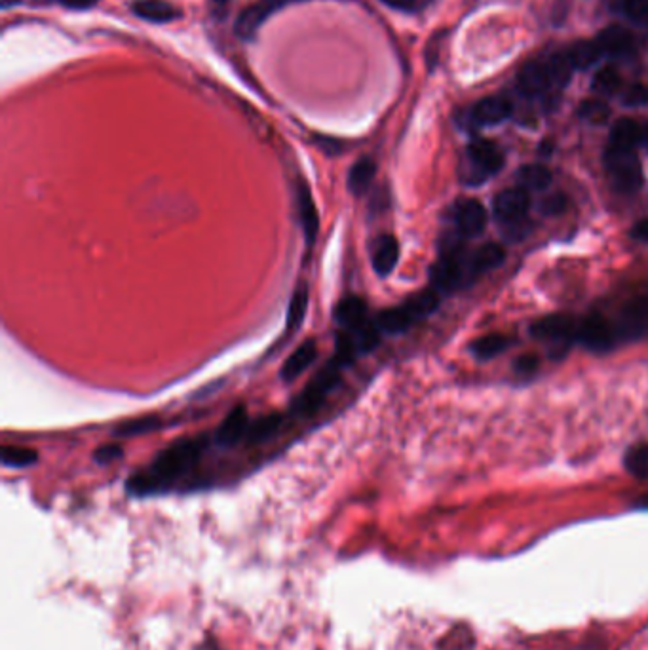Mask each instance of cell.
Listing matches in <instances>:
<instances>
[{
    "mask_svg": "<svg viewBox=\"0 0 648 650\" xmlns=\"http://www.w3.org/2000/svg\"><path fill=\"white\" fill-rule=\"evenodd\" d=\"M622 101L625 107H641L648 103V88L643 84H635L630 90H625L622 95Z\"/></svg>",
    "mask_w": 648,
    "mask_h": 650,
    "instance_id": "obj_39",
    "label": "cell"
},
{
    "mask_svg": "<svg viewBox=\"0 0 648 650\" xmlns=\"http://www.w3.org/2000/svg\"><path fill=\"white\" fill-rule=\"evenodd\" d=\"M595 44L603 57L613 59H630L635 55V38L633 34L618 25L606 27L597 38Z\"/></svg>",
    "mask_w": 648,
    "mask_h": 650,
    "instance_id": "obj_8",
    "label": "cell"
},
{
    "mask_svg": "<svg viewBox=\"0 0 648 650\" xmlns=\"http://www.w3.org/2000/svg\"><path fill=\"white\" fill-rule=\"evenodd\" d=\"M618 333L623 339H641L648 335V297H635L620 314Z\"/></svg>",
    "mask_w": 648,
    "mask_h": 650,
    "instance_id": "obj_9",
    "label": "cell"
},
{
    "mask_svg": "<svg viewBox=\"0 0 648 650\" xmlns=\"http://www.w3.org/2000/svg\"><path fill=\"white\" fill-rule=\"evenodd\" d=\"M382 3L403 12H415L420 6V0H382Z\"/></svg>",
    "mask_w": 648,
    "mask_h": 650,
    "instance_id": "obj_43",
    "label": "cell"
},
{
    "mask_svg": "<svg viewBox=\"0 0 648 650\" xmlns=\"http://www.w3.org/2000/svg\"><path fill=\"white\" fill-rule=\"evenodd\" d=\"M576 340L592 352H606L614 347L616 330L601 316H590L578 323Z\"/></svg>",
    "mask_w": 648,
    "mask_h": 650,
    "instance_id": "obj_6",
    "label": "cell"
},
{
    "mask_svg": "<svg viewBox=\"0 0 648 650\" xmlns=\"http://www.w3.org/2000/svg\"><path fill=\"white\" fill-rule=\"evenodd\" d=\"M405 307L411 310V314L417 321L428 318L439 307V291H436L434 288H430L427 291H420V293L413 295L411 299L405 300Z\"/></svg>",
    "mask_w": 648,
    "mask_h": 650,
    "instance_id": "obj_28",
    "label": "cell"
},
{
    "mask_svg": "<svg viewBox=\"0 0 648 650\" xmlns=\"http://www.w3.org/2000/svg\"><path fill=\"white\" fill-rule=\"evenodd\" d=\"M565 208H566V198L561 196V194L550 196V198H545V200L542 202V212H544L545 215L561 213Z\"/></svg>",
    "mask_w": 648,
    "mask_h": 650,
    "instance_id": "obj_41",
    "label": "cell"
},
{
    "mask_svg": "<svg viewBox=\"0 0 648 650\" xmlns=\"http://www.w3.org/2000/svg\"><path fill=\"white\" fill-rule=\"evenodd\" d=\"M510 340L506 339L504 335H487V337H481L477 339L474 344H472V350L477 358L481 359H489L493 356H498L500 352H504L506 349H508Z\"/></svg>",
    "mask_w": 648,
    "mask_h": 650,
    "instance_id": "obj_34",
    "label": "cell"
},
{
    "mask_svg": "<svg viewBox=\"0 0 648 650\" xmlns=\"http://www.w3.org/2000/svg\"><path fill=\"white\" fill-rule=\"evenodd\" d=\"M441 646L445 650H468L470 646H474V635L466 625H457L453 632L443 639Z\"/></svg>",
    "mask_w": 648,
    "mask_h": 650,
    "instance_id": "obj_38",
    "label": "cell"
},
{
    "mask_svg": "<svg viewBox=\"0 0 648 650\" xmlns=\"http://www.w3.org/2000/svg\"><path fill=\"white\" fill-rule=\"evenodd\" d=\"M545 67H548L552 84L557 86V88H563V86L569 84L571 78H573V73L576 71L569 54H566V52L554 54L548 61H545Z\"/></svg>",
    "mask_w": 648,
    "mask_h": 650,
    "instance_id": "obj_27",
    "label": "cell"
},
{
    "mask_svg": "<svg viewBox=\"0 0 648 650\" xmlns=\"http://www.w3.org/2000/svg\"><path fill=\"white\" fill-rule=\"evenodd\" d=\"M538 368V358L536 356H521L515 361V371L517 373H533Z\"/></svg>",
    "mask_w": 648,
    "mask_h": 650,
    "instance_id": "obj_42",
    "label": "cell"
},
{
    "mask_svg": "<svg viewBox=\"0 0 648 650\" xmlns=\"http://www.w3.org/2000/svg\"><path fill=\"white\" fill-rule=\"evenodd\" d=\"M622 12L633 25L648 29V0H622Z\"/></svg>",
    "mask_w": 648,
    "mask_h": 650,
    "instance_id": "obj_36",
    "label": "cell"
},
{
    "mask_svg": "<svg viewBox=\"0 0 648 650\" xmlns=\"http://www.w3.org/2000/svg\"><path fill=\"white\" fill-rule=\"evenodd\" d=\"M566 54H569L576 71L590 69L603 57L599 48H597V44H595V40H594V43H587V40H578L574 46H571L569 50H566Z\"/></svg>",
    "mask_w": 648,
    "mask_h": 650,
    "instance_id": "obj_29",
    "label": "cell"
},
{
    "mask_svg": "<svg viewBox=\"0 0 648 650\" xmlns=\"http://www.w3.org/2000/svg\"><path fill=\"white\" fill-rule=\"evenodd\" d=\"M455 225L464 238H474L487 225V212L481 202L466 200L455 210Z\"/></svg>",
    "mask_w": 648,
    "mask_h": 650,
    "instance_id": "obj_14",
    "label": "cell"
},
{
    "mask_svg": "<svg viewBox=\"0 0 648 650\" xmlns=\"http://www.w3.org/2000/svg\"><path fill=\"white\" fill-rule=\"evenodd\" d=\"M210 447L208 436L179 439L166 447L143 470L132 474L126 481V491L132 497H156L177 489L194 476Z\"/></svg>",
    "mask_w": 648,
    "mask_h": 650,
    "instance_id": "obj_1",
    "label": "cell"
},
{
    "mask_svg": "<svg viewBox=\"0 0 648 650\" xmlns=\"http://www.w3.org/2000/svg\"><path fill=\"white\" fill-rule=\"evenodd\" d=\"M531 206V198L529 192L525 189H508L502 191L496 198H495V215L502 221L508 222V225H514V222H521L523 217L529 212Z\"/></svg>",
    "mask_w": 648,
    "mask_h": 650,
    "instance_id": "obj_10",
    "label": "cell"
},
{
    "mask_svg": "<svg viewBox=\"0 0 648 650\" xmlns=\"http://www.w3.org/2000/svg\"><path fill=\"white\" fill-rule=\"evenodd\" d=\"M623 466H625V470L632 476H635L637 479H646L648 478V443L632 447V449L627 451L623 457Z\"/></svg>",
    "mask_w": 648,
    "mask_h": 650,
    "instance_id": "obj_31",
    "label": "cell"
},
{
    "mask_svg": "<svg viewBox=\"0 0 648 650\" xmlns=\"http://www.w3.org/2000/svg\"><path fill=\"white\" fill-rule=\"evenodd\" d=\"M62 3L71 10H86V8L93 6L97 0H62Z\"/></svg>",
    "mask_w": 648,
    "mask_h": 650,
    "instance_id": "obj_45",
    "label": "cell"
},
{
    "mask_svg": "<svg viewBox=\"0 0 648 650\" xmlns=\"http://www.w3.org/2000/svg\"><path fill=\"white\" fill-rule=\"evenodd\" d=\"M309 307V290L307 288H297L291 302H290V312H288V330L297 331L300 328V321L307 316Z\"/></svg>",
    "mask_w": 648,
    "mask_h": 650,
    "instance_id": "obj_33",
    "label": "cell"
},
{
    "mask_svg": "<svg viewBox=\"0 0 648 650\" xmlns=\"http://www.w3.org/2000/svg\"><path fill=\"white\" fill-rule=\"evenodd\" d=\"M643 143L648 147V128H644V133H643Z\"/></svg>",
    "mask_w": 648,
    "mask_h": 650,
    "instance_id": "obj_47",
    "label": "cell"
},
{
    "mask_svg": "<svg viewBox=\"0 0 648 650\" xmlns=\"http://www.w3.org/2000/svg\"><path fill=\"white\" fill-rule=\"evenodd\" d=\"M517 182L526 192L545 191L552 185V173L548 168H544L540 164H529V166H523L517 172Z\"/></svg>",
    "mask_w": 648,
    "mask_h": 650,
    "instance_id": "obj_26",
    "label": "cell"
},
{
    "mask_svg": "<svg viewBox=\"0 0 648 650\" xmlns=\"http://www.w3.org/2000/svg\"><path fill=\"white\" fill-rule=\"evenodd\" d=\"M644 128H641L632 118H620L611 130L609 147L623 149V151H635L637 145L643 143Z\"/></svg>",
    "mask_w": 648,
    "mask_h": 650,
    "instance_id": "obj_22",
    "label": "cell"
},
{
    "mask_svg": "<svg viewBox=\"0 0 648 650\" xmlns=\"http://www.w3.org/2000/svg\"><path fill=\"white\" fill-rule=\"evenodd\" d=\"M132 10L137 17L152 24H168L181 17V10L168 0H137L132 5Z\"/></svg>",
    "mask_w": 648,
    "mask_h": 650,
    "instance_id": "obj_20",
    "label": "cell"
},
{
    "mask_svg": "<svg viewBox=\"0 0 648 650\" xmlns=\"http://www.w3.org/2000/svg\"><path fill=\"white\" fill-rule=\"evenodd\" d=\"M377 330L382 333V335H399V333H405L407 330H411L413 325L417 323V320L413 318L411 310L405 307V302H401L399 307H394V309H388V310H382L380 314H377L373 318Z\"/></svg>",
    "mask_w": 648,
    "mask_h": 650,
    "instance_id": "obj_18",
    "label": "cell"
},
{
    "mask_svg": "<svg viewBox=\"0 0 648 650\" xmlns=\"http://www.w3.org/2000/svg\"><path fill=\"white\" fill-rule=\"evenodd\" d=\"M262 3H267L269 6H272L274 10H280L283 6L288 5H293V3H300V0H262Z\"/></svg>",
    "mask_w": 648,
    "mask_h": 650,
    "instance_id": "obj_46",
    "label": "cell"
},
{
    "mask_svg": "<svg viewBox=\"0 0 648 650\" xmlns=\"http://www.w3.org/2000/svg\"><path fill=\"white\" fill-rule=\"evenodd\" d=\"M0 458L6 468H29L38 460V453L24 445H5Z\"/></svg>",
    "mask_w": 648,
    "mask_h": 650,
    "instance_id": "obj_30",
    "label": "cell"
},
{
    "mask_svg": "<svg viewBox=\"0 0 648 650\" xmlns=\"http://www.w3.org/2000/svg\"><path fill=\"white\" fill-rule=\"evenodd\" d=\"M316 358H318V344L314 339H309L302 342L300 347H297V350L286 361H283L280 369L281 380L283 382L297 380L316 361Z\"/></svg>",
    "mask_w": 648,
    "mask_h": 650,
    "instance_id": "obj_17",
    "label": "cell"
},
{
    "mask_svg": "<svg viewBox=\"0 0 648 650\" xmlns=\"http://www.w3.org/2000/svg\"><path fill=\"white\" fill-rule=\"evenodd\" d=\"M632 238L637 241H648V219L637 221L632 229Z\"/></svg>",
    "mask_w": 648,
    "mask_h": 650,
    "instance_id": "obj_44",
    "label": "cell"
},
{
    "mask_svg": "<svg viewBox=\"0 0 648 650\" xmlns=\"http://www.w3.org/2000/svg\"><path fill=\"white\" fill-rule=\"evenodd\" d=\"M250 424L251 420L246 405H236V408L225 417V420L219 424L213 441L219 447H234L241 441H246Z\"/></svg>",
    "mask_w": 648,
    "mask_h": 650,
    "instance_id": "obj_7",
    "label": "cell"
},
{
    "mask_svg": "<svg viewBox=\"0 0 648 650\" xmlns=\"http://www.w3.org/2000/svg\"><path fill=\"white\" fill-rule=\"evenodd\" d=\"M335 323L339 330H352L358 328V325L366 323L369 320V312H368V304L361 297L356 295H347L342 297L333 312Z\"/></svg>",
    "mask_w": 648,
    "mask_h": 650,
    "instance_id": "obj_16",
    "label": "cell"
},
{
    "mask_svg": "<svg viewBox=\"0 0 648 650\" xmlns=\"http://www.w3.org/2000/svg\"><path fill=\"white\" fill-rule=\"evenodd\" d=\"M399 261V243L392 234H380L371 243V265L377 276L387 278L394 272Z\"/></svg>",
    "mask_w": 648,
    "mask_h": 650,
    "instance_id": "obj_12",
    "label": "cell"
},
{
    "mask_svg": "<svg viewBox=\"0 0 648 650\" xmlns=\"http://www.w3.org/2000/svg\"><path fill=\"white\" fill-rule=\"evenodd\" d=\"M283 424H286V419H283V415H280V413L267 415L259 420H251L248 436H246V443L260 445V443L270 441L283 428Z\"/></svg>",
    "mask_w": 648,
    "mask_h": 650,
    "instance_id": "obj_23",
    "label": "cell"
},
{
    "mask_svg": "<svg viewBox=\"0 0 648 650\" xmlns=\"http://www.w3.org/2000/svg\"><path fill=\"white\" fill-rule=\"evenodd\" d=\"M604 166L616 191L635 192L641 187L643 170L635 151L609 147L604 153Z\"/></svg>",
    "mask_w": 648,
    "mask_h": 650,
    "instance_id": "obj_3",
    "label": "cell"
},
{
    "mask_svg": "<svg viewBox=\"0 0 648 650\" xmlns=\"http://www.w3.org/2000/svg\"><path fill=\"white\" fill-rule=\"evenodd\" d=\"M272 12H276V10L272 6H269L267 3H262V0L259 5H251L250 8H246L238 15L236 25H234L236 34L240 38H246V40L253 38Z\"/></svg>",
    "mask_w": 648,
    "mask_h": 650,
    "instance_id": "obj_21",
    "label": "cell"
},
{
    "mask_svg": "<svg viewBox=\"0 0 648 650\" xmlns=\"http://www.w3.org/2000/svg\"><path fill=\"white\" fill-rule=\"evenodd\" d=\"M512 114V103L504 97H485L472 107L470 111V122L476 126H496L502 124L504 120H508Z\"/></svg>",
    "mask_w": 648,
    "mask_h": 650,
    "instance_id": "obj_13",
    "label": "cell"
},
{
    "mask_svg": "<svg viewBox=\"0 0 648 650\" xmlns=\"http://www.w3.org/2000/svg\"><path fill=\"white\" fill-rule=\"evenodd\" d=\"M639 506H641V507H648V497H644V498L639 502Z\"/></svg>",
    "mask_w": 648,
    "mask_h": 650,
    "instance_id": "obj_48",
    "label": "cell"
},
{
    "mask_svg": "<svg viewBox=\"0 0 648 650\" xmlns=\"http://www.w3.org/2000/svg\"><path fill=\"white\" fill-rule=\"evenodd\" d=\"M158 426H160V420L156 417H141V419H133V420L124 422L116 430V436L133 438V436H141V434H149V432H154Z\"/></svg>",
    "mask_w": 648,
    "mask_h": 650,
    "instance_id": "obj_35",
    "label": "cell"
},
{
    "mask_svg": "<svg viewBox=\"0 0 648 650\" xmlns=\"http://www.w3.org/2000/svg\"><path fill=\"white\" fill-rule=\"evenodd\" d=\"M552 78L548 67L542 61H531L517 74V88L526 97H540L550 90Z\"/></svg>",
    "mask_w": 648,
    "mask_h": 650,
    "instance_id": "obj_15",
    "label": "cell"
},
{
    "mask_svg": "<svg viewBox=\"0 0 648 650\" xmlns=\"http://www.w3.org/2000/svg\"><path fill=\"white\" fill-rule=\"evenodd\" d=\"M580 116L587 122H592V124H603V122L609 120L611 109L601 99L584 101V103L580 105Z\"/></svg>",
    "mask_w": 648,
    "mask_h": 650,
    "instance_id": "obj_37",
    "label": "cell"
},
{
    "mask_svg": "<svg viewBox=\"0 0 648 650\" xmlns=\"http://www.w3.org/2000/svg\"><path fill=\"white\" fill-rule=\"evenodd\" d=\"M123 455H124L123 447H118V445H101L99 449L93 453V460L97 464H111V462H114L116 458H120Z\"/></svg>",
    "mask_w": 648,
    "mask_h": 650,
    "instance_id": "obj_40",
    "label": "cell"
},
{
    "mask_svg": "<svg viewBox=\"0 0 648 650\" xmlns=\"http://www.w3.org/2000/svg\"><path fill=\"white\" fill-rule=\"evenodd\" d=\"M504 251L502 248L495 246V243H485L483 248H479L474 255H470L468 259V271L470 274H483L495 271L496 267H500L504 262Z\"/></svg>",
    "mask_w": 648,
    "mask_h": 650,
    "instance_id": "obj_25",
    "label": "cell"
},
{
    "mask_svg": "<svg viewBox=\"0 0 648 650\" xmlns=\"http://www.w3.org/2000/svg\"><path fill=\"white\" fill-rule=\"evenodd\" d=\"M468 274H470L468 261L462 257V253L460 255H439L436 265L430 271L432 288L439 293L441 291L451 293V291L462 288V283Z\"/></svg>",
    "mask_w": 648,
    "mask_h": 650,
    "instance_id": "obj_5",
    "label": "cell"
},
{
    "mask_svg": "<svg viewBox=\"0 0 648 650\" xmlns=\"http://www.w3.org/2000/svg\"><path fill=\"white\" fill-rule=\"evenodd\" d=\"M576 328L578 323L565 314H552L545 316L531 328V333L540 340H552V342H565V340H576Z\"/></svg>",
    "mask_w": 648,
    "mask_h": 650,
    "instance_id": "obj_11",
    "label": "cell"
},
{
    "mask_svg": "<svg viewBox=\"0 0 648 650\" xmlns=\"http://www.w3.org/2000/svg\"><path fill=\"white\" fill-rule=\"evenodd\" d=\"M377 173V164L371 158H359L349 172V191L354 196L366 194Z\"/></svg>",
    "mask_w": 648,
    "mask_h": 650,
    "instance_id": "obj_24",
    "label": "cell"
},
{
    "mask_svg": "<svg viewBox=\"0 0 648 650\" xmlns=\"http://www.w3.org/2000/svg\"><path fill=\"white\" fill-rule=\"evenodd\" d=\"M592 88L599 94V95H614L616 92H620L622 88V76L614 67H603L601 71H597V74L594 76Z\"/></svg>",
    "mask_w": 648,
    "mask_h": 650,
    "instance_id": "obj_32",
    "label": "cell"
},
{
    "mask_svg": "<svg viewBox=\"0 0 648 650\" xmlns=\"http://www.w3.org/2000/svg\"><path fill=\"white\" fill-rule=\"evenodd\" d=\"M347 368H349V363L333 354V358L326 365H323V368L316 373V377L307 384V389L293 399L291 415L293 417L314 415L321 408V405L328 401V398L335 392V389L342 380V373Z\"/></svg>",
    "mask_w": 648,
    "mask_h": 650,
    "instance_id": "obj_2",
    "label": "cell"
},
{
    "mask_svg": "<svg viewBox=\"0 0 648 650\" xmlns=\"http://www.w3.org/2000/svg\"><path fill=\"white\" fill-rule=\"evenodd\" d=\"M466 156H468V166H470L468 182H474V185L498 173L500 168L504 166V156L498 151V147L485 139L470 143L468 151H466Z\"/></svg>",
    "mask_w": 648,
    "mask_h": 650,
    "instance_id": "obj_4",
    "label": "cell"
},
{
    "mask_svg": "<svg viewBox=\"0 0 648 650\" xmlns=\"http://www.w3.org/2000/svg\"><path fill=\"white\" fill-rule=\"evenodd\" d=\"M297 212H299L300 227H302V232H305L307 243L309 246H312L316 240V234H318V229H319V219H318L314 198H312L309 187L302 185V182L297 189Z\"/></svg>",
    "mask_w": 648,
    "mask_h": 650,
    "instance_id": "obj_19",
    "label": "cell"
}]
</instances>
